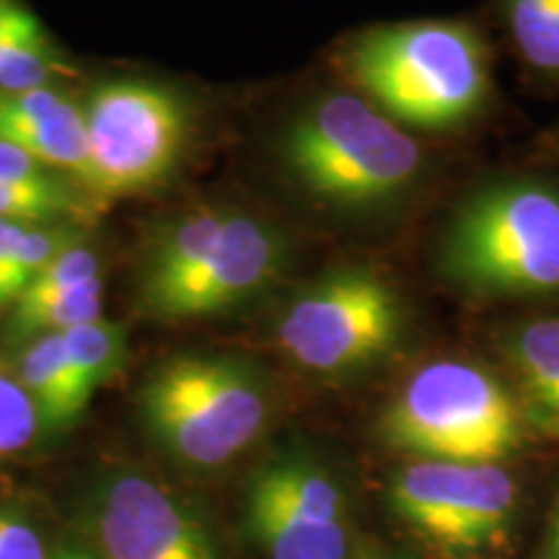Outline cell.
Returning a JSON list of instances; mask_svg holds the SVG:
<instances>
[{
    "label": "cell",
    "instance_id": "6da1fadb",
    "mask_svg": "<svg viewBox=\"0 0 559 559\" xmlns=\"http://www.w3.org/2000/svg\"><path fill=\"white\" fill-rule=\"evenodd\" d=\"M345 60L373 107L396 124L453 128L487 99V50L459 21L376 26L349 45Z\"/></svg>",
    "mask_w": 559,
    "mask_h": 559
},
{
    "label": "cell",
    "instance_id": "7a4b0ae2",
    "mask_svg": "<svg viewBox=\"0 0 559 559\" xmlns=\"http://www.w3.org/2000/svg\"><path fill=\"white\" fill-rule=\"evenodd\" d=\"M440 267L459 288L487 296L559 290V190L508 179L474 194L453 218Z\"/></svg>",
    "mask_w": 559,
    "mask_h": 559
},
{
    "label": "cell",
    "instance_id": "3957f363",
    "mask_svg": "<svg viewBox=\"0 0 559 559\" xmlns=\"http://www.w3.org/2000/svg\"><path fill=\"white\" fill-rule=\"evenodd\" d=\"M283 158L311 194L345 207L396 198L423 169L417 140L355 94H330L298 115Z\"/></svg>",
    "mask_w": 559,
    "mask_h": 559
},
{
    "label": "cell",
    "instance_id": "277c9868",
    "mask_svg": "<svg viewBox=\"0 0 559 559\" xmlns=\"http://www.w3.org/2000/svg\"><path fill=\"white\" fill-rule=\"evenodd\" d=\"M383 438L425 461L498 464L521 445L513 396L487 370L438 360L404 383L383 415Z\"/></svg>",
    "mask_w": 559,
    "mask_h": 559
},
{
    "label": "cell",
    "instance_id": "5b68a950",
    "mask_svg": "<svg viewBox=\"0 0 559 559\" xmlns=\"http://www.w3.org/2000/svg\"><path fill=\"white\" fill-rule=\"evenodd\" d=\"M140 402L153 436L200 469L239 456L267 419L262 383L228 358L185 355L166 362L145 383Z\"/></svg>",
    "mask_w": 559,
    "mask_h": 559
},
{
    "label": "cell",
    "instance_id": "8992f818",
    "mask_svg": "<svg viewBox=\"0 0 559 559\" xmlns=\"http://www.w3.org/2000/svg\"><path fill=\"white\" fill-rule=\"evenodd\" d=\"M83 117L88 135L83 192L96 210L164 185L190 138V111L179 94L143 79L96 86Z\"/></svg>",
    "mask_w": 559,
    "mask_h": 559
},
{
    "label": "cell",
    "instance_id": "52a82bcc",
    "mask_svg": "<svg viewBox=\"0 0 559 559\" xmlns=\"http://www.w3.org/2000/svg\"><path fill=\"white\" fill-rule=\"evenodd\" d=\"M400 332V296L368 270H342L317 280L277 321L280 347L317 373L366 366L389 353Z\"/></svg>",
    "mask_w": 559,
    "mask_h": 559
},
{
    "label": "cell",
    "instance_id": "ba28073f",
    "mask_svg": "<svg viewBox=\"0 0 559 559\" xmlns=\"http://www.w3.org/2000/svg\"><path fill=\"white\" fill-rule=\"evenodd\" d=\"M391 506L412 531L436 547L477 551L506 536L515 487L498 464L419 459L396 474Z\"/></svg>",
    "mask_w": 559,
    "mask_h": 559
},
{
    "label": "cell",
    "instance_id": "9c48e42d",
    "mask_svg": "<svg viewBox=\"0 0 559 559\" xmlns=\"http://www.w3.org/2000/svg\"><path fill=\"white\" fill-rule=\"evenodd\" d=\"M285 264V243L277 228L257 215L230 210L218 239L198 267L174 288L145 306L160 319H194L234 309L267 288Z\"/></svg>",
    "mask_w": 559,
    "mask_h": 559
},
{
    "label": "cell",
    "instance_id": "30bf717a",
    "mask_svg": "<svg viewBox=\"0 0 559 559\" xmlns=\"http://www.w3.org/2000/svg\"><path fill=\"white\" fill-rule=\"evenodd\" d=\"M104 559H215L202 523L156 481L120 474L94 513Z\"/></svg>",
    "mask_w": 559,
    "mask_h": 559
},
{
    "label": "cell",
    "instance_id": "8fae6325",
    "mask_svg": "<svg viewBox=\"0 0 559 559\" xmlns=\"http://www.w3.org/2000/svg\"><path fill=\"white\" fill-rule=\"evenodd\" d=\"M16 373L37 407L41 428L62 430L86 412L91 394L70 366L62 334L26 342Z\"/></svg>",
    "mask_w": 559,
    "mask_h": 559
},
{
    "label": "cell",
    "instance_id": "7c38bea8",
    "mask_svg": "<svg viewBox=\"0 0 559 559\" xmlns=\"http://www.w3.org/2000/svg\"><path fill=\"white\" fill-rule=\"evenodd\" d=\"M228 207H194L160 230L140 275V306H148L185 280L218 239Z\"/></svg>",
    "mask_w": 559,
    "mask_h": 559
},
{
    "label": "cell",
    "instance_id": "4fadbf2b",
    "mask_svg": "<svg viewBox=\"0 0 559 559\" xmlns=\"http://www.w3.org/2000/svg\"><path fill=\"white\" fill-rule=\"evenodd\" d=\"M531 423L559 438V319L528 321L508 340Z\"/></svg>",
    "mask_w": 559,
    "mask_h": 559
},
{
    "label": "cell",
    "instance_id": "5bb4252c",
    "mask_svg": "<svg viewBox=\"0 0 559 559\" xmlns=\"http://www.w3.org/2000/svg\"><path fill=\"white\" fill-rule=\"evenodd\" d=\"M249 495L319 526H342L340 489L309 461L285 459L270 464L251 481Z\"/></svg>",
    "mask_w": 559,
    "mask_h": 559
},
{
    "label": "cell",
    "instance_id": "9a60e30c",
    "mask_svg": "<svg viewBox=\"0 0 559 559\" xmlns=\"http://www.w3.org/2000/svg\"><path fill=\"white\" fill-rule=\"evenodd\" d=\"M247 521L251 536L270 559H345L347 555L342 526L304 521L257 495H249Z\"/></svg>",
    "mask_w": 559,
    "mask_h": 559
},
{
    "label": "cell",
    "instance_id": "2e32d148",
    "mask_svg": "<svg viewBox=\"0 0 559 559\" xmlns=\"http://www.w3.org/2000/svg\"><path fill=\"white\" fill-rule=\"evenodd\" d=\"M104 283L102 277L75 285L62 293L41 298H19L9 313V337L13 342H32L45 334H66L75 326L102 317Z\"/></svg>",
    "mask_w": 559,
    "mask_h": 559
},
{
    "label": "cell",
    "instance_id": "e0dca14e",
    "mask_svg": "<svg viewBox=\"0 0 559 559\" xmlns=\"http://www.w3.org/2000/svg\"><path fill=\"white\" fill-rule=\"evenodd\" d=\"M94 210L86 192L62 174L41 181H0V221L5 223H79Z\"/></svg>",
    "mask_w": 559,
    "mask_h": 559
},
{
    "label": "cell",
    "instance_id": "ac0fdd59",
    "mask_svg": "<svg viewBox=\"0 0 559 559\" xmlns=\"http://www.w3.org/2000/svg\"><path fill=\"white\" fill-rule=\"evenodd\" d=\"M68 73L62 55L37 16L0 39V91L45 88L52 75Z\"/></svg>",
    "mask_w": 559,
    "mask_h": 559
},
{
    "label": "cell",
    "instance_id": "d6986e66",
    "mask_svg": "<svg viewBox=\"0 0 559 559\" xmlns=\"http://www.w3.org/2000/svg\"><path fill=\"white\" fill-rule=\"evenodd\" d=\"M62 342H66L70 366L91 396L120 373L128 358V334L122 324L102 317L66 332Z\"/></svg>",
    "mask_w": 559,
    "mask_h": 559
},
{
    "label": "cell",
    "instance_id": "ffe728a7",
    "mask_svg": "<svg viewBox=\"0 0 559 559\" xmlns=\"http://www.w3.org/2000/svg\"><path fill=\"white\" fill-rule=\"evenodd\" d=\"M508 29L526 62L559 73V0H502Z\"/></svg>",
    "mask_w": 559,
    "mask_h": 559
},
{
    "label": "cell",
    "instance_id": "44dd1931",
    "mask_svg": "<svg viewBox=\"0 0 559 559\" xmlns=\"http://www.w3.org/2000/svg\"><path fill=\"white\" fill-rule=\"evenodd\" d=\"M41 428L37 407L21 383L16 368L0 358V459L16 456Z\"/></svg>",
    "mask_w": 559,
    "mask_h": 559
},
{
    "label": "cell",
    "instance_id": "7402d4cb",
    "mask_svg": "<svg viewBox=\"0 0 559 559\" xmlns=\"http://www.w3.org/2000/svg\"><path fill=\"white\" fill-rule=\"evenodd\" d=\"M86 243L83 230L75 223H39L24 226L19 239V275L21 293L32 285V280L47 270L66 251Z\"/></svg>",
    "mask_w": 559,
    "mask_h": 559
},
{
    "label": "cell",
    "instance_id": "603a6c76",
    "mask_svg": "<svg viewBox=\"0 0 559 559\" xmlns=\"http://www.w3.org/2000/svg\"><path fill=\"white\" fill-rule=\"evenodd\" d=\"M99 270H102L99 254H96L88 243H81V247L70 249L62 257H58V260H55L47 270H41L39 275L32 280L29 288L21 293L19 298H41V296H52V293L75 288V285L102 277Z\"/></svg>",
    "mask_w": 559,
    "mask_h": 559
},
{
    "label": "cell",
    "instance_id": "cb8c5ba5",
    "mask_svg": "<svg viewBox=\"0 0 559 559\" xmlns=\"http://www.w3.org/2000/svg\"><path fill=\"white\" fill-rule=\"evenodd\" d=\"M24 226L21 223L0 221V311L11 309L21 296L19 275V239Z\"/></svg>",
    "mask_w": 559,
    "mask_h": 559
},
{
    "label": "cell",
    "instance_id": "d4e9b609",
    "mask_svg": "<svg viewBox=\"0 0 559 559\" xmlns=\"http://www.w3.org/2000/svg\"><path fill=\"white\" fill-rule=\"evenodd\" d=\"M0 559H47L41 536L19 515L0 510Z\"/></svg>",
    "mask_w": 559,
    "mask_h": 559
},
{
    "label": "cell",
    "instance_id": "484cf974",
    "mask_svg": "<svg viewBox=\"0 0 559 559\" xmlns=\"http://www.w3.org/2000/svg\"><path fill=\"white\" fill-rule=\"evenodd\" d=\"M58 171L47 169L29 153L13 148V145L0 143V181H41L55 177Z\"/></svg>",
    "mask_w": 559,
    "mask_h": 559
},
{
    "label": "cell",
    "instance_id": "4316f807",
    "mask_svg": "<svg viewBox=\"0 0 559 559\" xmlns=\"http://www.w3.org/2000/svg\"><path fill=\"white\" fill-rule=\"evenodd\" d=\"M34 13L26 9L24 3H19V0H0V39L5 37V34H11L16 26L24 24V21H29Z\"/></svg>",
    "mask_w": 559,
    "mask_h": 559
},
{
    "label": "cell",
    "instance_id": "83f0119b",
    "mask_svg": "<svg viewBox=\"0 0 559 559\" xmlns=\"http://www.w3.org/2000/svg\"><path fill=\"white\" fill-rule=\"evenodd\" d=\"M549 559H559V510L555 515V526L549 534Z\"/></svg>",
    "mask_w": 559,
    "mask_h": 559
},
{
    "label": "cell",
    "instance_id": "f1b7e54d",
    "mask_svg": "<svg viewBox=\"0 0 559 559\" xmlns=\"http://www.w3.org/2000/svg\"><path fill=\"white\" fill-rule=\"evenodd\" d=\"M55 559H88V557L81 555V551H62V555H58Z\"/></svg>",
    "mask_w": 559,
    "mask_h": 559
}]
</instances>
